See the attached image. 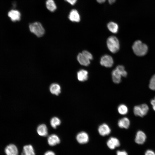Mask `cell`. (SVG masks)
<instances>
[{
  "instance_id": "cell-6",
  "label": "cell",
  "mask_w": 155,
  "mask_h": 155,
  "mask_svg": "<svg viewBox=\"0 0 155 155\" xmlns=\"http://www.w3.org/2000/svg\"><path fill=\"white\" fill-rule=\"evenodd\" d=\"M6 155H18V151L17 146L14 144H10L7 145L5 149Z\"/></svg>"
},
{
  "instance_id": "cell-18",
  "label": "cell",
  "mask_w": 155,
  "mask_h": 155,
  "mask_svg": "<svg viewBox=\"0 0 155 155\" xmlns=\"http://www.w3.org/2000/svg\"><path fill=\"white\" fill-rule=\"evenodd\" d=\"M37 131L38 134L42 136H46L48 134L47 127L44 124L39 125L37 127Z\"/></svg>"
},
{
  "instance_id": "cell-16",
  "label": "cell",
  "mask_w": 155,
  "mask_h": 155,
  "mask_svg": "<svg viewBox=\"0 0 155 155\" xmlns=\"http://www.w3.org/2000/svg\"><path fill=\"white\" fill-rule=\"evenodd\" d=\"M21 155H35L34 149L31 145L24 146L23 148Z\"/></svg>"
},
{
  "instance_id": "cell-3",
  "label": "cell",
  "mask_w": 155,
  "mask_h": 155,
  "mask_svg": "<svg viewBox=\"0 0 155 155\" xmlns=\"http://www.w3.org/2000/svg\"><path fill=\"white\" fill-rule=\"evenodd\" d=\"M29 28L32 33L38 37L42 36L45 33V30L42 25L38 22L30 24L29 25Z\"/></svg>"
},
{
  "instance_id": "cell-23",
  "label": "cell",
  "mask_w": 155,
  "mask_h": 155,
  "mask_svg": "<svg viewBox=\"0 0 155 155\" xmlns=\"http://www.w3.org/2000/svg\"><path fill=\"white\" fill-rule=\"evenodd\" d=\"M118 111L119 114L122 115L126 114L128 112L127 106L124 104H121L118 107Z\"/></svg>"
},
{
  "instance_id": "cell-22",
  "label": "cell",
  "mask_w": 155,
  "mask_h": 155,
  "mask_svg": "<svg viewBox=\"0 0 155 155\" xmlns=\"http://www.w3.org/2000/svg\"><path fill=\"white\" fill-rule=\"evenodd\" d=\"M46 6L49 11H54L57 9V6L53 0H47L46 2Z\"/></svg>"
},
{
  "instance_id": "cell-20",
  "label": "cell",
  "mask_w": 155,
  "mask_h": 155,
  "mask_svg": "<svg viewBox=\"0 0 155 155\" xmlns=\"http://www.w3.org/2000/svg\"><path fill=\"white\" fill-rule=\"evenodd\" d=\"M112 80L114 83L119 84L121 82L122 76L116 69L112 71Z\"/></svg>"
},
{
  "instance_id": "cell-13",
  "label": "cell",
  "mask_w": 155,
  "mask_h": 155,
  "mask_svg": "<svg viewBox=\"0 0 155 155\" xmlns=\"http://www.w3.org/2000/svg\"><path fill=\"white\" fill-rule=\"evenodd\" d=\"M8 15L13 22L19 21L21 19V14L17 10H12L8 12Z\"/></svg>"
},
{
  "instance_id": "cell-17",
  "label": "cell",
  "mask_w": 155,
  "mask_h": 155,
  "mask_svg": "<svg viewBox=\"0 0 155 155\" xmlns=\"http://www.w3.org/2000/svg\"><path fill=\"white\" fill-rule=\"evenodd\" d=\"M130 124L129 120L126 117H124L119 119L118 123V125L119 127L126 129L129 127Z\"/></svg>"
},
{
  "instance_id": "cell-11",
  "label": "cell",
  "mask_w": 155,
  "mask_h": 155,
  "mask_svg": "<svg viewBox=\"0 0 155 155\" xmlns=\"http://www.w3.org/2000/svg\"><path fill=\"white\" fill-rule=\"evenodd\" d=\"M107 144L108 147L111 149H114L116 147L120 145L119 140L116 138L111 137L107 141Z\"/></svg>"
},
{
  "instance_id": "cell-31",
  "label": "cell",
  "mask_w": 155,
  "mask_h": 155,
  "mask_svg": "<svg viewBox=\"0 0 155 155\" xmlns=\"http://www.w3.org/2000/svg\"><path fill=\"white\" fill-rule=\"evenodd\" d=\"M150 103L153 110L155 111V97L154 99L151 100Z\"/></svg>"
},
{
  "instance_id": "cell-34",
  "label": "cell",
  "mask_w": 155,
  "mask_h": 155,
  "mask_svg": "<svg viewBox=\"0 0 155 155\" xmlns=\"http://www.w3.org/2000/svg\"><path fill=\"white\" fill-rule=\"evenodd\" d=\"M109 3L110 4H112L114 3L116 1V0H108Z\"/></svg>"
},
{
  "instance_id": "cell-28",
  "label": "cell",
  "mask_w": 155,
  "mask_h": 155,
  "mask_svg": "<svg viewBox=\"0 0 155 155\" xmlns=\"http://www.w3.org/2000/svg\"><path fill=\"white\" fill-rule=\"evenodd\" d=\"M145 155H155V153L151 150H148L146 152Z\"/></svg>"
},
{
  "instance_id": "cell-8",
  "label": "cell",
  "mask_w": 155,
  "mask_h": 155,
  "mask_svg": "<svg viewBox=\"0 0 155 155\" xmlns=\"http://www.w3.org/2000/svg\"><path fill=\"white\" fill-rule=\"evenodd\" d=\"M68 18L73 22H78L80 20V16L78 11L75 9H72L70 12Z\"/></svg>"
},
{
  "instance_id": "cell-27",
  "label": "cell",
  "mask_w": 155,
  "mask_h": 155,
  "mask_svg": "<svg viewBox=\"0 0 155 155\" xmlns=\"http://www.w3.org/2000/svg\"><path fill=\"white\" fill-rule=\"evenodd\" d=\"M82 53L90 60L93 59V57L92 55L88 51L84 50L82 52Z\"/></svg>"
},
{
  "instance_id": "cell-21",
  "label": "cell",
  "mask_w": 155,
  "mask_h": 155,
  "mask_svg": "<svg viewBox=\"0 0 155 155\" xmlns=\"http://www.w3.org/2000/svg\"><path fill=\"white\" fill-rule=\"evenodd\" d=\"M107 27L108 30L112 33H116L118 31L119 26L116 23L111 22L107 25Z\"/></svg>"
},
{
  "instance_id": "cell-29",
  "label": "cell",
  "mask_w": 155,
  "mask_h": 155,
  "mask_svg": "<svg viewBox=\"0 0 155 155\" xmlns=\"http://www.w3.org/2000/svg\"><path fill=\"white\" fill-rule=\"evenodd\" d=\"M117 155H128L127 153L125 151H117Z\"/></svg>"
},
{
  "instance_id": "cell-9",
  "label": "cell",
  "mask_w": 155,
  "mask_h": 155,
  "mask_svg": "<svg viewBox=\"0 0 155 155\" xmlns=\"http://www.w3.org/2000/svg\"><path fill=\"white\" fill-rule=\"evenodd\" d=\"M146 138V136L145 134L143 131L139 130L136 133L135 142L138 144H142L145 142Z\"/></svg>"
},
{
  "instance_id": "cell-10",
  "label": "cell",
  "mask_w": 155,
  "mask_h": 155,
  "mask_svg": "<svg viewBox=\"0 0 155 155\" xmlns=\"http://www.w3.org/2000/svg\"><path fill=\"white\" fill-rule=\"evenodd\" d=\"M98 131L99 134L102 136L108 135L111 132V129L109 127L106 123L102 124L99 126Z\"/></svg>"
},
{
  "instance_id": "cell-32",
  "label": "cell",
  "mask_w": 155,
  "mask_h": 155,
  "mask_svg": "<svg viewBox=\"0 0 155 155\" xmlns=\"http://www.w3.org/2000/svg\"><path fill=\"white\" fill-rule=\"evenodd\" d=\"M44 155H55V154L53 152L49 150L46 151Z\"/></svg>"
},
{
  "instance_id": "cell-15",
  "label": "cell",
  "mask_w": 155,
  "mask_h": 155,
  "mask_svg": "<svg viewBox=\"0 0 155 155\" xmlns=\"http://www.w3.org/2000/svg\"><path fill=\"white\" fill-rule=\"evenodd\" d=\"M88 73L86 70L81 69L77 73V78L79 81L84 82L87 80L88 77Z\"/></svg>"
},
{
  "instance_id": "cell-33",
  "label": "cell",
  "mask_w": 155,
  "mask_h": 155,
  "mask_svg": "<svg viewBox=\"0 0 155 155\" xmlns=\"http://www.w3.org/2000/svg\"><path fill=\"white\" fill-rule=\"evenodd\" d=\"M97 2L100 3H102L105 2L106 0H96Z\"/></svg>"
},
{
  "instance_id": "cell-2",
  "label": "cell",
  "mask_w": 155,
  "mask_h": 155,
  "mask_svg": "<svg viewBox=\"0 0 155 155\" xmlns=\"http://www.w3.org/2000/svg\"><path fill=\"white\" fill-rule=\"evenodd\" d=\"M106 44L109 50L113 53L117 52L120 49V44L118 38L114 36H109L107 39Z\"/></svg>"
},
{
  "instance_id": "cell-19",
  "label": "cell",
  "mask_w": 155,
  "mask_h": 155,
  "mask_svg": "<svg viewBox=\"0 0 155 155\" xmlns=\"http://www.w3.org/2000/svg\"><path fill=\"white\" fill-rule=\"evenodd\" d=\"M49 90L51 92L56 95H58L61 92V88L58 84L54 83L50 86Z\"/></svg>"
},
{
  "instance_id": "cell-4",
  "label": "cell",
  "mask_w": 155,
  "mask_h": 155,
  "mask_svg": "<svg viewBox=\"0 0 155 155\" xmlns=\"http://www.w3.org/2000/svg\"><path fill=\"white\" fill-rule=\"evenodd\" d=\"M149 110V107L146 104L135 106L133 108V113L136 116L143 117L146 115Z\"/></svg>"
},
{
  "instance_id": "cell-5",
  "label": "cell",
  "mask_w": 155,
  "mask_h": 155,
  "mask_svg": "<svg viewBox=\"0 0 155 155\" xmlns=\"http://www.w3.org/2000/svg\"><path fill=\"white\" fill-rule=\"evenodd\" d=\"M100 63L102 66L106 67H111L113 64V59L110 55H105L101 58Z\"/></svg>"
},
{
  "instance_id": "cell-12",
  "label": "cell",
  "mask_w": 155,
  "mask_h": 155,
  "mask_svg": "<svg viewBox=\"0 0 155 155\" xmlns=\"http://www.w3.org/2000/svg\"><path fill=\"white\" fill-rule=\"evenodd\" d=\"M47 142L50 146H54L59 143L60 140L57 135L55 134H52L48 137L47 139Z\"/></svg>"
},
{
  "instance_id": "cell-24",
  "label": "cell",
  "mask_w": 155,
  "mask_h": 155,
  "mask_svg": "<svg viewBox=\"0 0 155 155\" xmlns=\"http://www.w3.org/2000/svg\"><path fill=\"white\" fill-rule=\"evenodd\" d=\"M61 123V121L58 117H54L52 118L50 121L51 126L54 128H56Z\"/></svg>"
},
{
  "instance_id": "cell-25",
  "label": "cell",
  "mask_w": 155,
  "mask_h": 155,
  "mask_svg": "<svg viewBox=\"0 0 155 155\" xmlns=\"http://www.w3.org/2000/svg\"><path fill=\"white\" fill-rule=\"evenodd\" d=\"M116 69L118 71L122 76L126 77L127 75V73L125 70L124 67L121 65L117 66Z\"/></svg>"
},
{
  "instance_id": "cell-14",
  "label": "cell",
  "mask_w": 155,
  "mask_h": 155,
  "mask_svg": "<svg viewBox=\"0 0 155 155\" xmlns=\"http://www.w3.org/2000/svg\"><path fill=\"white\" fill-rule=\"evenodd\" d=\"M77 59L79 63L82 65L88 66L90 64V60L82 53H80L78 55Z\"/></svg>"
},
{
  "instance_id": "cell-7",
  "label": "cell",
  "mask_w": 155,
  "mask_h": 155,
  "mask_svg": "<svg viewBox=\"0 0 155 155\" xmlns=\"http://www.w3.org/2000/svg\"><path fill=\"white\" fill-rule=\"evenodd\" d=\"M78 142L80 144H84L87 143L89 141V136L88 134L84 131L78 133L76 136Z\"/></svg>"
},
{
  "instance_id": "cell-26",
  "label": "cell",
  "mask_w": 155,
  "mask_h": 155,
  "mask_svg": "<svg viewBox=\"0 0 155 155\" xmlns=\"http://www.w3.org/2000/svg\"><path fill=\"white\" fill-rule=\"evenodd\" d=\"M149 87L151 90L155 91V74L153 75L150 80Z\"/></svg>"
},
{
  "instance_id": "cell-30",
  "label": "cell",
  "mask_w": 155,
  "mask_h": 155,
  "mask_svg": "<svg viewBox=\"0 0 155 155\" xmlns=\"http://www.w3.org/2000/svg\"><path fill=\"white\" fill-rule=\"evenodd\" d=\"M68 3L72 5H74L76 3L77 0H65Z\"/></svg>"
},
{
  "instance_id": "cell-1",
  "label": "cell",
  "mask_w": 155,
  "mask_h": 155,
  "mask_svg": "<svg viewBox=\"0 0 155 155\" xmlns=\"http://www.w3.org/2000/svg\"><path fill=\"white\" fill-rule=\"evenodd\" d=\"M132 49L134 53L139 56L145 55L148 51V47L145 44L141 41L137 40L135 41L132 45Z\"/></svg>"
}]
</instances>
